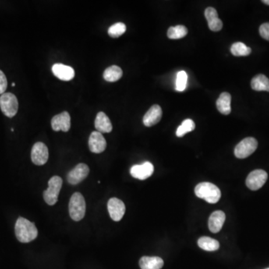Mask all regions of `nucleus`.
Here are the masks:
<instances>
[{
	"mask_svg": "<svg viewBox=\"0 0 269 269\" xmlns=\"http://www.w3.org/2000/svg\"><path fill=\"white\" fill-rule=\"evenodd\" d=\"M37 227L34 223L26 218L19 217L15 224V235L17 239L22 243H29L37 238Z\"/></svg>",
	"mask_w": 269,
	"mask_h": 269,
	"instance_id": "obj_1",
	"label": "nucleus"
},
{
	"mask_svg": "<svg viewBox=\"0 0 269 269\" xmlns=\"http://www.w3.org/2000/svg\"><path fill=\"white\" fill-rule=\"evenodd\" d=\"M195 195L199 198L204 199L210 203H216L221 198V193L218 186L211 182H200L195 189Z\"/></svg>",
	"mask_w": 269,
	"mask_h": 269,
	"instance_id": "obj_2",
	"label": "nucleus"
},
{
	"mask_svg": "<svg viewBox=\"0 0 269 269\" xmlns=\"http://www.w3.org/2000/svg\"><path fill=\"white\" fill-rule=\"evenodd\" d=\"M86 204L84 197L79 192L71 196L69 203V213L71 218L75 221H79L86 215Z\"/></svg>",
	"mask_w": 269,
	"mask_h": 269,
	"instance_id": "obj_3",
	"label": "nucleus"
},
{
	"mask_svg": "<svg viewBox=\"0 0 269 269\" xmlns=\"http://www.w3.org/2000/svg\"><path fill=\"white\" fill-rule=\"evenodd\" d=\"M63 181L60 177L54 176L49 180V187L44 192V199L50 206H54L58 201V195Z\"/></svg>",
	"mask_w": 269,
	"mask_h": 269,
	"instance_id": "obj_4",
	"label": "nucleus"
},
{
	"mask_svg": "<svg viewBox=\"0 0 269 269\" xmlns=\"http://www.w3.org/2000/svg\"><path fill=\"white\" fill-rule=\"evenodd\" d=\"M18 107V98L12 93H4L0 97V108L8 118H12L16 115Z\"/></svg>",
	"mask_w": 269,
	"mask_h": 269,
	"instance_id": "obj_5",
	"label": "nucleus"
},
{
	"mask_svg": "<svg viewBox=\"0 0 269 269\" xmlns=\"http://www.w3.org/2000/svg\"><path fill=\"white\" fill-rule=\"evenodd\" d=\"M257 146V141L254 138H246L237 144L234 153L238 159H245L254 153Z\"/></svg>",
	"mask_w": 269,
	"mask_h": 269,
	"instance_id": "obj_6",
	"label": "nucleus"
},
{
	"mask_svg": "<svg viewBox=\"0 0 269 269\" xmlns=\"http://www.w3.org/2000/svg\"><path fill=\"white\" fill-rule=\"evenodd\" d=\"M268 179V174L263 170H255L248 176L246 185L251 190L256 191L261 189Z\"/></svg>",
	"mask_w": 269,
	"mask_h": 269,
	"instance_id": "obj_7",
	"label": "nucleus"
},
{
	"mask_svg": "<svg viewBox=\"0 0 269 269\" xmlns=\"http://www.w3.org/2000/svg\"><path fill=\"white\" fill-rule=\"evenodd\" d=\"M32 161L36 165H44L49 158V150L47 146L42 142L35 143L31 153Z\"/></svg>",
	"mask_w": 269,
	"mask_h": 269,
	"instance_id": "obj_8",
	"label": "nucleus"
},
{
	"mask_svg": "<svg viewBox=\"0 0 269 269\" xmlns=\"http://www.w3.org/2000/svg\"><path fill=\"white\" fill-rule=\"evenodd\" d=\"M90 172L89 166L84 163L78 164L68 174V181L71 185H77L84 180Z\"/></svg>",
	"mask_w": 269,
	"mask_h": 269,
	"instance_id": "obj_9",
	"label": "nucleus"
},
{
	"mask_svg": "<svg viewBox=\"0 0 269 269\" xmlns=\"http://www.w3.org/2000/svg\"><path fill=\"white\" fill-rule=\"evenodd\" d=\"M108 210L111 219L115 221H119L124 217V213L126 211L125 204L122 200L113 197L108 202Z\"/></svg>",
	"mask_w": 269,
	"mask_h": 269,
	"instance_id": "obj_10",
	"label": "nucleus"
},
{
	"mask_svg": "<svg viewBox=\"0 0 269 269\" xmlns=\"http://www.w3.org/2000/svg\"><path fill=\"white\" fill-rule=\"evenodd\" d=\"M153 171H154V167L153 164L149 161H145L141 164L133 165L131 168L130 174L136 179L144 180L150 178L153 174Z\"/></svg>",
	"mask_w": 269,
	"mask_h": 269,
	"instance_id": "obj_11",
	"label": "nucleus"
},
{
	"mask_svg": "<svg viewBox=\"0 0 269 269\" xmlns=\"http://www.w3.org/2000/svg\"><path fill=\"white\" fill-rule=\"evenodd\" d=\"M51 126L55 132L63 131L68 132L71 129V116L68 111H64L59 115H55L52 118Z\"/></svg>",
	"mask_w": 269,
	"mask_h": 269,
	"instance_id": "obj_12",
	"label": "nucleus"
},
{
	"mask_svg": "<svg viewBox=\"0 0 269 269\" xmlns=\"http://www.w3.org/2000/svg\"><path fill=\"white\" fill-rule=\"evenodd\" d=\"M89 146L92 153H101L107 148V141L102 133L94 131L91 132L89 137Z\"/></svg>",
	"mask_w": 269,
	"mask_h": 269,
	"instance_id": "obj_13",
	"label": "nucleus"
},
{
	"mask_svg": "<svg viewBox=\"0 0 269 269\" xmlns=\"http://www.w3.org/2000/svg\"><path fill=\"white\" fill-rule=\"evenodd\" d=\"M52 71L57 78L62 81H71L75 76L73 68L62 64H55L52 68Z\"/></svg>",
	"mask_w": 269,
	"mask_h": 269,
	"instance_id": "obj_14",
	"label": "nucleus"
},
{
	"mask_svg": "<svg viewBox=\"0 0 269 269\" xmlns=\"http://www.w3.org/2000/svg\"><path fill=\"white\" fill-rule=\"evenodd\" d=\"M162 116V110L159 105H153L143 118V123L146 126H153L160 122Z\"/></svg>",
	"mask_w": 269,
	"mask_h": 269,
	"instance_id": "obj_15",
	"label": "nucleus"
},
{
	"mask_svg": "<svg viewBox=\"0 0 269 269\" xmlns=\"http://www.w3.org/2000/svg\"><path fill=\"white\" fill-rule=\"evenodd\" d=\"M205 17L208 22L209 28L213 32H218L221 30L223 27V23L221 19L218 18V12L215 8H207L205 11Z\"/></svg>",
	"mask_w": 269,
	"mask_h": 269,
	"instance_id": "obj_16",
	"label": "nucleus"
},
{
	"mask_svg": "<svg viewBox=\"0 0 269 269\" xmlns=\"http://www.w3.org/2000/svg\"><path fill=\"white\" fill-rule=\"evenodd\" d=\"M225 213L222 211H215L212 213L209 218V229L213 233L219 232L225 221Z\"/></svg>",
	"mask_w": 269,
	"mask_h": 269,
	"instance_id": "obj_17",
	"label": "nucleus"
},
{
	"mask_svg": "<svg viewBox=\"0 0 269 269\" xmlns=\"http://www.w3.org/2000/svg\"><path fill=\"white\" fill-rule=\"evenodd\" d=\"M94 126L97 132L100 133H108L112 130V125L109 118L103 111H100L97 114L94 121Z\"/></svg>",
	"mask_w": 269,
	"mask_h": 269,
	"instance_id": "obj_18",
	"label": "nucleus"
},
{
	"mask_svg": "<svg viewBox=\"0 0 269 269\" xmlns=\"http://www.w3.org/2000/svg\"><path fill=\"white\" fill-rule=\"evenodd\" d=\"M139 266L142 269H161L164 261L158 256H143L139 261Z\"/></svg>",
	"mask_w": 269,
	"mask_h": 269,
	"instance_id": "obj_19",
	"label": "nucleus"
},
{
	"mask_svg": "<svg viewBox=\"0 0 269 269\" xmlns=\"http://www.w3.org/2000/svg\"><path fill=\"white\" fill-rule=\"evenodd\" d=\"M216 107L220 113L224 115H229L231 112V95L227 92H224L220 94Z\"/></svg>",
	"mask_w": 269,
	"mask_h": 269,
	"instance_id": "obj_20",
	"label": "nucleus"
},
{
	"mask_svg": "<svg viewBox=\"0 0 269 269\" xmlns=\"http://www.w3.org/2000/svg\"><path fill=\"white\" fill-rule=\"evenodd\" d=\"M251 85L253 90L269 92V79L265 75H256L252 79Z\"/></svg>",
	"mask_w": 269,
	"mask_h": 269,
	"instance_id": "obj_21",
	"label": "nucleus"
},
{
	"mask_svg": "<svg viewBox=\"0 0 269 269\" xmlns=\"http://www.w3.org/2000/svg\"><path fill=\"white\" fill-rule=\"evenodd\" d=\"M123 76V71L120 67L112 65L107 68L103 73V78L107 82H115L119 80Z\"/></svg>",
	"mask_w": 269,
	"mask_h": 269,
	"instance_id": "obj_22",
	"label": "nucleus"
},
{
	"mask_svg": "<svg viewBox=\"0 0 269 269\" xmlns=\"http://www.w3.org/2000/svg\"><path fill=\"white\" fill-rule=\"evenodd\" d=\"M198 246L206 251H215L220 247L219 242L210 237L203 236L198 239Z\"/></svg>",
	"mask_w": 269,
	"mask_h": 269,
	"instance_id": "obj_23",
	"label": "nucleus"
},
{
	"mask_svg": "<svg viewBox=\"0 0 269 269\" xmlns=\"http://www.w3.org/2000/svg\"><path fill=\"white\" fill-rule=\"evenodd\" d=\"M188 34V29L185 26L179 25V26H171L168 29L167 36L170 39H181L185 37Z\"/></svg>",
	"mask_w": 269,
	"mask_h": 269,
	"instance_id": "obj_24",
	"label": "nucleus"
},
{
	"mask_svg": "<svg viewBox=\"0 0 269 269\" xmlns=\"http://www.w3.org/2000/svg\"><path fill=\"white\" fill-rule=\"evenodd\" d=\"M231 51L234 56H248L251 54V49L247 47L242 42H237L233 44Z\"/></svg>",
	"mask_w": 269,
	"mask_h": 269,
	"instance_id": "obj_25",
	"label": "nucleus"
},
{
	"mask_svg": "<svg viewBox=\"0 0 269 269\" xmlns=\"http://www.w3.org/2000/svg\"><path fill=\"white\" fill-rule=\"evenodd\" d=\"M195 124L192 120L186 119L182 123L180 126L178 128L177 130V136L178 137H182L188 132H192L195 129Z\"/></svg>",
	"mask_w": 269,
	"mask_h": 269,
	"instance_id": "obj_26",
	"label": "nucleus"
},
{
	"mask_svg": "<svg viewBox=\"0 0 269 269\" xmlns=\"http://www.w3.org/2000/svg\"><path fill=\"white\" fill-rule=\"evenodd\" d=\"M126 31V25L124 23H116L112 26H110L108 30V34L110 37L113 38H118L120 36H122Z\"/></svg>",
	"mask_w": 269,
	"mask_h": 269,
	"instance_id": "obj_27",
	"label": "nucleus"
},
{
	"mask_svg": "<svg viewBox=\"0 0 269 269\" xmlns=\"http://www.w3.org/2000/svg\"><path fill=\"white\" fill-rule=\"evenodd\" d=\"M187 73L185 71H179L177 76V82H176V89L178 91H183L187 85Z\"/></svg>",
	"mask_w": 269,
	"mask_h": 269,
	"instance_id": "obj_28",
	"label": "nucleus"
},
{
	"mask_svg": "<svg viewBox=\"0 0 269 269\" xmlns=\"http://www.w3.org/2000/svg\"><path fill=\"white\" fill-rule=\"evenodd\" d=\"M8 86V81L5 73L0 71V94H3Z\"/></svg>",
	"mask_w": 269,
	"mask_h": 269,
	"instance_id": "obj_29",
	"label": "nucleus"
},
{
	"mask_svg": "<svg viewBox=\"0 0 269 269\" xmlns=\"http://www.w3.org/2000/svg\"><path fill=\"white\" fill-rule=\"evenodd\" d=\"M260 34L263 38L269 40V23H265L260 26Z\"/></svg>",
	"mask_w": 269,
	"mask_h": 269,
	"instance_id": "obj_30",
	"label": "nucleus"
},
{
	"mask_svg": "<svg viewBox=\"0 0 269 269\" xmlns=\"http://www.w3.org/2000/svg\"><path fill=\"white\" fill-rule=\"evenodd\" d=\"M263 2L266 5H269V0H263Z\"/></svg>",
	"mask_w": 269,
	"mask_h": 269,
	"instance_id": "obj_31",
	"label": "nucleus"
},
{
	"mask_svg": "<svg viewBox=\"0 0 269 269\" xmlns=\"http://www.w3.org/2000/svg\"><path fill=\"white\" fill-rule=\"evenodd\" d=\"M12 86H13V87H15V82H13V83H12Z\"/></svg>",
	"mask_w": 269,
	"mask_h": 269,
	"instance_id": "obj_32",
	"label": "nucleus"
},
{
	"mask_svg": "<svg viewBox=\"0 0 269 269\" xmlns=\"http://www.w3.org/2000/svg\"></svg>",
	"mask_w": 269,
	"mask_h": 269,
	"instance_id": "obj_33",
	"label": "nucleus"
}]
</instances>
